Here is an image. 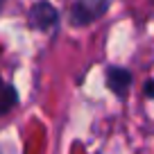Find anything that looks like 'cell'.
Instances as JSON below:
<instances>
[{
  "label": "cell",
  "mask_w": 154,
  "mask_h": 154,
  "mask_svg": "<svg viewBox=\"0 0 154 154\" xmlns=\"http://www.w3.org/2000/svg\"><path fill=\"white\" fill-rule=\"evenodd\" d=\"M109 0H75L70 5V23L77 27L88 25L91 20L100 18L109 9Z\"/></svg>",
  "instance_id": "1"
},
{
  "label": "cell",
  "mask_w": 154,
  "mask_h": 154,
  "mask_svg": "<svg viewBox=\"0 0 154 154\" xmlns=\"http://www.w3.org/2000/svg\"><path fill=\"white\" fill-rule=\"evenodd\" d=\"M29 23L32 27L41 29V32H52L59 25V14L50 2H36V5L29 9Z\"/></svg>",
  "instance_id": "2"
},
{
  "label": "cell",
  "mask_w": 154,
  "mask_h": 154,
  "mask_svg": "<svg viewBox=\"0 0 154 154\" xmlns=\"http://www.w3.org/2000/svg\"><path fill=\"white\" fill-rule=\"evenodd\" d=\"M106 86L118 97H125L127 88L131 86V72L120 66H109L106 68Z\"/></svg>",
  "instance_id": "3"
},
{
  "label": "cell",
  "mask_w": 154,
  "mask_h": 154,
  "mask_svg": "<svg viewBox=\"0 0 154 154\" xmlns=\"http://www.w3.org/2000/svg\"><path fill=\"white\" fill-rule=\"evenodd\" d=\"M16 102H18V93H16V88L11 86V84L2 82V77H0V116L7 113Z\"/></svg>",
  "instance_id": "4"
},
{
  "label": "cell",
  "mask_w": 154,
  "mask_h": 154,
  "mask_svg": "<svg viewBox=\"0 0 154 154\" xmlns=\"http://www.w3.org/2000/svg\"><path fill=\"white\" fill-rule=\"evenodd\" d=\"M145 95L154 97V79H147V82H145Z\"/></svg>",
  "instance_id": "5"
}]
</instances>
